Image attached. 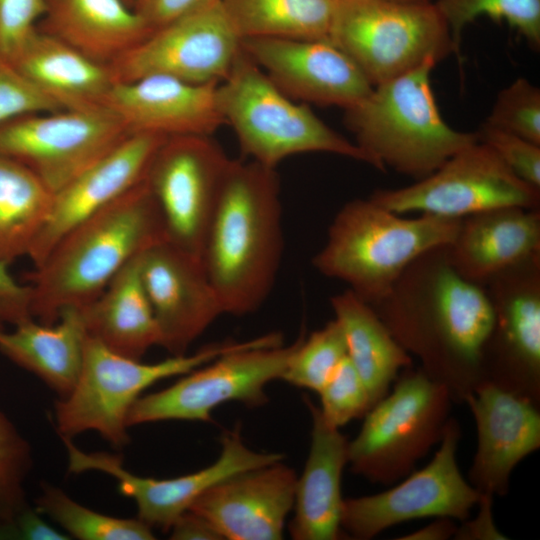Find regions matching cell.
Instances as JSON below:
<instances>
[{"instance_id":"cell-14","label":"cell","mask_w":540,"mask_h":540,"mask_svg":"<svg viewBox=\"0 0 540 540\" xmlns=\"http://www.w3.org/2000/svg\"><path fill=\"white\" fill-rule=\"evenodd\" d=\"M131 134L106 107L29 114L0 126V154L57 192Z\"/></svg>"},{"instance_id":"cell-6","label":"cell","mask_w":540,"mask_h":540,"mask_svg":"<svg viewBox=\"0 0 540 540\" xmlns=\"http://www.w3.org/2000/svg\"><path fill=\"white\" fill-rule=\"evenodd\" d=\"M217 102L225 124L233 129L241 152L276 169L286 158L323 152L372 166L355 142L333 130L306 103L280 90L241 49L229 74L217 84Z\"/></svg>"},{"instance_id":"cell-48","label":"cell","mask_w":540,"mask_h":540,"mask_svg":"<svg viewBox=\"0 0 540 540\" xmlns=\"http://www.w3.org/2000/svg\"><path fill=\"white\" fill-rule=\"evenodd\" d=\"M400 2H413V3H424V2H430V0H395Z\"/></svg>"},{"instance_id":"cell-41","label":"cell","mask_w":540,"mask_h":540,"mask_svg":"<svg viewBox=\"0 0 540 540\" xmlns=\"http://www.w3.org/2000/svg\"><path fill=\"white\" fill-rule=\"evenodd\" d=\"M45 0H0V57L9 60L36 28Z\"/></svg>"},{"instance_id":"cell-38","label":"cell","mask_w":540,"mask_h":540,"mask_svg":"<svg viewBox=\"0 0 540 540\" xmlns=\"http://www.w3.org/2000/svg\"><path fill=\"white\" fill-rule=\"evenodd\" d=\"M318 394L323 419L339 429L354 419L364 417L373 407L364 382L347 356Z\"/></svg>"},{"instance_id":"cell-24","label":"cell","mask_w":540,"mask_h":540,"mask_svg":"<svg viewBox=\"0 0 540 540\" xmlns=\"http://www.w3.org/2000/svg\"><path fill=\"white\" fill-rule=\"evenodd\" d=\"M540 254V209L502 207L461 219L448 256L464 279L484 286L492 277Z\"/></svg>"},{"instance_id":"cell-29","label":"cell","mask_w":540,"mask_h":540,"mask_svg":"<svg viewBox=\"0 0 540 540\" xmlns=\"http://www.w3.org/2000/svg\"><path fill=\"white\" fill-rule=\"evenodd\" d=\"M140 255L129 261L95 300L82 307L90 336L112 351L138 360L151 347L161 345L159 325L140 275Z\"/></svg>"},{"instance_id":"cell-3","label":"cell","mask_w":540,"mask_h":540,"mask_svg":"<svg viewBox=\"0 0 540 540\" xmlns=\"http://www.w3.org/2000/svg\"><path fill=\"white\" fill-rule=\"evenodd\" d=\"M167 240L145 178L70 229L29 275L32 316L52 324L71 307L95 300L133 258Z\"/></svg>"},{"instance_id":"cell-34","label":"cell","mask_w":540,"mask_h":540,"mask_svg":"<svg viewBox=\"0 0 540 540\" xmlns=\"http://www.w3.org/2000/svg\"><path fill=\"white\" fill-rule=\"evenodd\" d=\"M434 4L450 29L458 56L464 28L479 16L505 21L532 49L540 48V0H437Z\"/></svg>"},{"instance_id":"cell-31","label":"cell","mask_w":540,"mask_h":540,"mask_svg":"<svg viewBox=\"0 0 540 540\" xmlns=\"http://www.w3.org/2000/svg\"><path fill=\"white\" fill-rule=\"evenodd\" d=\"M54 193L27 166L0 154V260L27 256L45 226Z\"/></svg>"},{"instance_id":"cell-39","label":"cell","mask_w":540,"mask_h":540,"mask_svg":"<svg viewBox=\"0 0 540 540\" xmlns=\"http://www.w3.org/2000/svg\"><path fill=\"white\" fill-rule=\"evenodd\" d=\"M58 110L62 109L0 57V126L21 116Z\"/></svg>"},{"instance_id":"cell-32","label":"cell","mask_w":540,"mask_h":540,"mask_svg":"<svg viewBox=\"0 0 540 540\" xmlns=\"http://www.w3.org/2000/svg\"><path fill=\"white\" fill-rule=\"evenodd\" d=\"M241 40L328 38L335 0H221Z\"/></svg>"},{"instance_id":"cell-33","label":"cell","mask_w":540,"mask_h":540,"mask_svg":"<svg viewBox=\"0 0 540 540\" xmlns=\"http://www.w3.org/2000/svg\"><path fill=\"white\" fill-rule=\"evenodd\" d=\"M36 510L46 515L68 536L80 540H153V529L140 520L111 517L89 509L70 498L63 490L43 484Z\"/></svg>"},{"instance_id":"cell-4","label":"cell","mask_w":540,"mask_h":540,"mask_svg":"<svg viewBox=\"0 0 540 540\" xmlns=\"http://www.w3.org/2000/svg\"><path fill=\"white\" fill-rule=\"evenodd\" d=\"M460 221L426 214L407 218L369 197L353 199L334 216L312 264L373 306L418 257L449 245Z\"/></svg>"},{"instance_id":"cell-19","label":"cell","mask_w":540,"mask_h":540,"mask_svg":"<svg viewBox=\"0 0 540 540\" xmlns=\"http://www.w3.org/2000/svg\"><path fill=\"white\" fill-rule=\"evenodd\" d=\"M140 275L161 333L172 355L189 346L224 314L201 257L171 242H159L140 255Z\"/></svg>"},{"instance_id":"cell-17","label":"cell","mask_w":540,"mask_h":540,"mask_svg":"<svg viewBox=\"0 0 540 540\" xmlns=\"http://www.w3.org/2000/svg\"><path fill=\"white\" fill-rule=\"evenodd\" d=\"M61 439L70 473L97 471L112 476L118 482L120 493L135 501L137 517L152 529L158 528L163 532H169L174 521L213 485L239 472L282 461L285 457L281 453L250 449L236 426L223 435L220 455L211 465L179 477L156 479L131 473L117 455L83 452L71 438Z\"/></svg>"},{"instance_id":"cell-46","label":"cell","mask_w":540,"mask_h":540,"mask_svg":"<svg viewBox=\"0 0 540 540\" xmlns=\"http://www.w3.org/2000/svg\"><path fill=\"white\" fill-rule=\"evenodd\" d=\"M17 536L30 540H66V534L52 528L39 515L37 510L26 509L16 521Z\"/></svg>"},{"instance_id":"cell-43","label":"cell","mask_w":540,"mask_h":540,"mask_svg":"<svg viewBox=\"0 0 540 540\" xmlns=\"http://www.w3.org/2000/svg\"><path fill=\"white\" fill-rule=\"evenodd\" d=\"M220 0H136L133 8L154 31Z\"/></svg>"},{"instance_id":"cell-21","label":"cell","mask_w":540,"mask_h":540,"mask_svg":"<svg viewBox=\"0 0 540 540\" xmlns=\"http://www.w3.org/2000/svg\"><path fill=\"white\" fill-rule=\"evenodd\" d=\"M295 471L278 461L239 472L206 490L190 506L228 540H280L293 509Z\"/></svg>"},{"instance_id":"cell-47","label":"cell","mask_w":540,"mask_h":540,"mask_svg":"<svg viewBox=\"0 0 540 540\" xmlns=\"http://www.w3.org/2000/svg\"><path fill=\"white\" fill-rule=\"evenodd\" d=\"M456 520L449 517H436L434 521L421 529L409 533L399 540H447L454 535L458 526Z\"/></svg>"},{"instance_id":"cell-44","label":"cell","mask_w":540,"mask_h":540,"mask_svg":"<svg viewBox=\"0 0 540 540\" xmlns=\"http://www.w3.org/2000/svg\"><path fill=\"white\" fill-rule=\"evenodd\" d=\"M492 497L480 496L479 511L472 520H465L457 528L454 539L459 540H503L507 539L496 527L492 515Z\"/></svg>"},{"instance_id":"cell-36","label":"cell","mask_w":540,"mask_h":540,"mask_svg":"<svg viewBox=\"0 0 540 540\" xmlns=\"http://www.w3.org/2000/svg\"><path fill=\"white\" fill-rule=\"evenodd\" d=\"M346 356L342 329L333 319L308 338L303 332L281 379L318 393Z\"/></svg>"},{"instance_id":"cell-42","label":"cell","mask_w":540,"mask_h":540,"mask_svg":"<svg viewBox=\"0 0 540 540\" xmlns=\"http://www.w3.org/2000/svg\"><path fill=\"white\" fill-rule=\"evenodd\" d=\"M0 260V330L32 319V288L18 283Z\"/></svg>"},{"instance_id":"cell-49","label":"cell","mask_w":540,"mask_h":540,"mask_svg":"<svg viewBox=\"0 0 540 540\" xmlns=\"http://www.w3.org/2000/svg\"><path fill=\"white\" fill-rule=\"evenodd\" d=\"M126 4H128L129 6H131L133 8L136 0H123Z\"/></svg>"},{"instance_id":"cell-40","label":"cell","mask_w":540,"mask_h":540,"mask_svg":"<svg viewBox=\"0 0 540 540\" xmlns=\"http://www.w3.org/2000/svg\"><path fill=\"white\" fill-rule=\"evenodd\" d=\"M478 141L489 146L519 178L540 189V145L482 124Z\"/></svg>"},{"instance_id":"cell-1","label":"cell","mask_w":540,"mask_h":540,"mask_svg":"<svg viewBox=\"0 0 540 540\" xmlns=\"http://www.w3.org/2000/svg\"><path fill=\"white\" fill-rule=\"evenodd\" d=\"M395 340L443 385L453 402L484 383V348L493 310L484 287L460 276L448 245L418 257L372 306Z\"/></svg>"},{"instance_id":"cell-45","label":"cell","mask_w":540,"mask_h":540,"mask_svg":"<svg viewBox=\"0 0 540 540\" xmlns=\"http://www.w3.org/2000/svg\"><path fill=\"white\" fill-rule=\"evenodd\" d=\"M170 539L173 540H221L216 528L203 516L188 509L172 524Z\"/></svg>"},{"instance_id":"cell-27","label":"cell","mask_w":540,"mask_h":540,"mask_svg":"<svg viewBox=\"0 0 540 540\" xmlns=\"http://www.w3.org/2000/svg\"><path fill=\"white\" fill-rule=\"evenodd\" d=\"M36 28L108 66L153 32L123 0H45Z\"/></svg>"},{"instance_id":"cell-5","label":"cell","mask_w":540,"mask_h":540,"mask_svg":"<svg viewBox=\"0 0 540 540\" xmlns=\"http://www.w3.org/2000/svg\"><path fill=\"white\" fill-rule=\"evenodd\" d=\"M434 67L427 63L376 85L344 110L355 144L377 170L389 167L420 180L478 141L477 132L455 130L443 120L430 84Z\"/></svg>"},{"instance_id":"cell-28","label":"cell","mask_w":540,"mask_h":540,"mask_svg":"<svg viewBox=\"0 0 540 540\" xmlns=\"http://www.w3.org/2000/svg\"><path fill=\"white\" fill-rule=\"evenodd\" d=\"M87 335L82 308L71 307L52 324L32 318L0 330V352L64 398L79 377Z\"/></svg>"},{"instance_id":"cell-7","label":"cell","mask_w":540,"mask_h":540,"mask_svg":"<svg viewBox=\"0 0 540 540\" xmlns=\"http://www.w3.org/2000/svg\"><path fill=\"white\" fill-rule=\"evenodd\" d=\"M252 341L214 343L192 354L143 363L112 351L88 334L76 384L66 397L55 402L56 430L60 437L68 438L92 430L114 447H124L129 442L127 415L144 390L163 379L183 376Z\"/></svg>"},{"instance_id":"cell-8","label":"cell","mask_w":540,"mask_h":540,"mask_svg":"<svg viewBox=\"0 0 540 540\" xmlns=\"http://www.w3.org/2000/svg\"><path fill=\"white\" fill-rule=\"evenodd\" d=\"M328 39L373 87L457 54L450 29L431 1L335 0Z\"/></svg>"},{"instance_id":"cell-25","label":"cell","mask_w":540,"mask_h":540,"mask_svg":"<svg viewBox=\"0 0 540 540\" xmlns=\"http://www.w3.org/2000/svg\"><path fill=\"white\" fill-rule=\"evenodd\" d=\"M306 403L312 418L310 449L297 478L289 532L295 540H337L346 536L341 528V480L349 440L325 422L319 407L308 399Z\"/></svg>"},{"instance_id":"cell-11","label":"cell","mask_w":540,"mask_h":540,"mask_svg":"<svg viewBox=\"0 0 540 540\" xmlns=\"http://www.w3.org/2000/svg\"><path fill=\"white\" fill-rule=\"evenodd\" d=\"M369 198L400 215L417 213L457 219L502 207L540 209V189L519 178L479 141L413 184L377 189Z\"/></svg>"},{"instance_id":"cell-22","label":"cell","mask_w":540,"mask_h":540,"mask_svg":"<svg viewBox=\"0 0 540 540\" xmlns=\"http://www.w3.org/2000/svg\"><path fill=\"white\" fill-rule=\"evenodd\" d=\"M167 138L131 133L55 192L49 218L27 255L34 266L70 229L142 181L154 154Z\"/></svg>"},{"instance_id":"cell-10","label":"cell","mask_w":540,"mask_h":540,"mask_svg":"<svg viewBox=\"0 0 540 540\" xmlns=\"http://www.w3.org/2000/svg\"><path fill=\"white\" fill-rule=\"evenodd\" d=\"M302 334L287 346L277 332L256 337L249 345L184 374L172 386L139 397L127 415V426L166 420L210 421L215 408L231 401L262 406L268 401L266 386L281 379Z\"/></svg>"},{"instance_id":"cell-20","label":"cell","mask_w":540,"mask_h":540,"mask_svg":"<svg viewBox=\"0 0 540 540\" xmlns=\"http://www.w3.org/2000/svg\"><path fill=\"white\" fill-rule=\"evenodd\" d=\"M464 403L477 430L468 481L480 496H505L514 468L540 447L539 406L487 382Z\"/></svg>"},{"instance_id":"cell-30","label":"cell","mask_w":540,"mask_h":540,"mask_svg":"<svg viewBox=\"0 0 540 540\" xmlns=\"http://www.w3.org/2000/svg\"><path fill=\"white\" fill-rule=\"evenodd\" d=\"M347 357L364 382L373 405L382 399L412 356L395 340L371 305L350 289L330 298Z\"/></svg>"},{"instance_id":"cell-37","label":"cell","mask_w":540,"mask_h":540,"mask_svg":"<svg viewBox=\"0 0 540 540\" xmlns=\"http://www.w3.org/2000/svg\"><path fill=\"white\" fill-rule=\"evenodd\" d=\"M484 124L540 145V89L517 78L499 91Z\"/></svg>"},{"instance_id":"cell-15","label":"cell","mask_w":540,"mask_h":540,"mask_svg":"<svg viewBox=\"0 0 540 540\" xmlns=\"http://www.w3.org/2000/svg\"><path fill=\"white\" fill-rule=\"evenodd\" d=\"M493 310L484 383L540 403V254L511 266L484 286Z\"/></svg>"},{"instance_id":"cell-35","label":"cell","mask_w":540,"mask_h":540,"mask_svg":"<svg viewBox=\"0 0 540 540\" xmlns=\"http://www.w3.org/2000/svg\"><path fill=\"white\" fill-rule=\"evenodd\" d=\"M31 466L28 441L0 411V536H17L16 521L29 508L25 481Z\"/></svg>"},{"instance_id":"cell-9","label":"cell","mask_w":540,"mask_h":540,"mask_svg":"<svg viewBox=\"0 0 540 540\" xmlns=\"http://www.w3.org/2000/svg\"><path fill=\"white\" fill-rule=\"evenodd\" d=\"M394 382L348 443L351 471L384 486L409 475L440 442L453 402L447 389L420 367L403 369Z\"/></svg>"},{"instance_id":"cell-12","label":"cell","mask_w":540,"mask_h":540,"mask_svg":"<svg viewBox=\"0 0 540 540\" xmlns=\"http://www.w3.org/2000/svg\"><path fill=\"white\" fill-rule=\"evenodd\" d=\"M461 428L450 417L432 460L383 492L345 498L341 528L348 538L369 540L384 530L407 521L449 517L463 522L480 499L457 462Z\"/></svg>"},{"instance_id":"cell-13","label":"cell","mask_w":540,"mask_h":540,"mask_svg":"<svg viewBox=\"0 0 540 540\" xmlns=\"http://www.w3.org/2000/svg\"><path fill=\"white\" fill-rule=\"evenodd\" d=\"M232 160L209 135L172 136L161 144L145 180L167 241L201 257Z\"/></svg>"},{"instance_id":"cell-18","label":"cell","mask_w":540,"mask_h":540,"mask_svg":"<svg viewBox=\"0 0 540 540\" xmlns=\"http://www.w3.org/2000/svg\"><path fill=\"white\" fill-rule=\"evenodd\" d=\"M241 47L280 90L302 103L345 110L373 89L328 38H247Z\"/></svg>"},{"instance_id":"cell-26","label":"cell","mask_w":540,"mask_h":540,"mask_svg":"<svg viewBox=\"0 0 540 540\" xmlns=\"http://www.w3.org/2000/svg\"><path fill=\"white\" fill-rule=\"evenodd\" d=\"M8 61L62 110L105 107L115 83L108 65L37 28Z\"/></svg>"},{"instance_id":"cell-23","label":"cell","mask_w":540,"mask_h":540,"mask_svg":"<svg viewBox=\"0 0 540 540\" xmlns=\"http://www.w3.org/2000/svg\"><path fill=\"white\" fill-rule=\"evenodd\" d=\"M217 84H194L163 75L116 82L104 106L115 113L130 133L166 137L209 135L225 124Z\"/></svg>"},{"instance_id":"cell-2","label":"cell","mask_w":540,"mask_h":540,"mask_svg":"<svg viewBox=\"0 0 540 540\" xmlns=\"http://www.w3.org/2000/svg\"><path fill=\"white\" fill-rule=\"evenodd\" d=\"M284 239L276 169L232 160L201 259L224 314L255 312L274 285Z\"/></svg>"},{"instance_id":"cell-16","label":"cell","mask_w":540,"mask_h":540,"mask_svg":"<svg viewBox=\"0 0 540 540\" xmlns=\"http://www.w3.org/2000/svg\"><path fill=\"white\" fill-rule=\"evenodd\" d=\"M241 41L220 0L154 30L109 67L115 83L163 75L219 84L241 52Z\"/></svg>"}]
</instances>
